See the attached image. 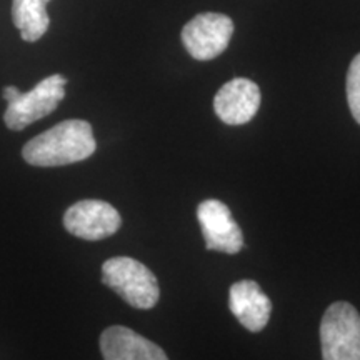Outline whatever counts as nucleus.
Here are the masks:
<instances>
[{"label":"nucleus","mask_w":360,"mask_h":360,"mask_svg":"<svg viewBox=\"0 0 360 360\" xmlns=\"http://www.w3.org/2000/svg\"><path fill=\"white\" fill-rule=\"evenodd\" d=\"M96 148L92 125L85 120L72 119L27 142L22 155L34 167H60L89 159Z\"/></svg>","instance_id":"1"},{"label":"nucleus","mask_w":360,"mask_h":360,"mask_svg":"<svg viewBox=\"0 0 360 360\" xmlns=\"http://www.w3.org/2000/svg\"><path fill=\"white\" fill-rule=\"evenodd\" d=\"M67 79L60 74L40 80L32 90L22 94L19 89L8 85L4 89V98L7 101V110L4 122L11 130H22L27 125L37 122L51 115L65 97Z\"/></svg>","instance_id":"2"},{"label":"nucleus","mask_w":360,"mask_h":360,"mask_svg":"<svg viewBox=\"0 0 360 360\" xmlns=\"http://www.w3.org/2000/svg\"><path fill=\"white\" fill-rule=\"evenodd\" d=\"M102 283L134 309L148 310L160 299L159 281L150 269L130 257H114L102 265Z\"/></svg>","instance_id":"3"},{"label":"nucleus","mask_w":360,"mask_h":360,"mask_svg":"<svg viewBox=\"0 0 360 360\" xmlns=\"http://www.w3.org/2000/svg\"><path fill=\"white\" fill-rule=\"evenodd\" d=\"M322 360H360V314L352 304L335 302L321 322Z\"/></svg>","instance_id":"4"},{"label":"nucleus","mask_w":360,"mask_h":360,"mask_svg":"<svg viewBox=\"0 0 360 360\" xmlns=\"http://www.w3.org/2000/svg\"><path fill=\"white\" fill-rule=\"evenodd\" d=\"M233 34V22L225 13L204 12L182 29L186 51L195 60H212L225 52Z\"/></svg>","instance_id":"5"},{"label":"nucleus","mask_w":360,"mask_h":360,"mask_svg":"<svg viewBox=\"0 0 360 360\" xmlns=\"http://www.w3.org/2000/svg\"><path fill=\"white\" fill-rule=\"evenodd\" d=\"M122 225V217L114 205L103 200H80L67 209L64 227L72 236L97 242L114 236Z\"/></svg>","instance_id":"6"},{"label":"nucleus","mask_w":360,"mask_h":360,"mask_svg":"<svg viewBox=\"0 0 360 360\" xmlns=\"http://www.w3.org/2000/svg\"><path fill=\"white\" fill-rule=\"evenodd\" d=\"M202 236L205 238L207 250L222 254H238L244 247V236L233 220L231 209L217 199H207L197 207Z\"/></svg>","instance_id":"7"},{"label":"nucleus","mask_w":360,"mask_h":360,"mask_svg":"<svg viewBox=\"0 0 360 360\" xmlns=\"http://www.w3.org/2000/svg\"><path fill=\"white\" fill-rule=\"evenodd\" d=\"M260 107V89L249 79L224 84L214 97V110L224 124L244 125L254 119Z\"/></svg>","instance_id":"8"},{"label":"nucleus","mask_w":360,"mask_h":360,"mask_svg":"<svg viewBox=\"0 0 360 360\" xmlns=\"http://www.w3.org/2000/svg\"><path fill=\"white\" fill-rule=\"evenodd\" d=\"M101 352L103 360H169L159 345L122 326L102 332Z\"/></svg>","instance_id":"9"},{"label":"nucleus","mask_w":360,"mask_h":360,"mask_svg":"<svg viewBox=\"0 0 360 360\" xmlns=\"http://www.w3.org/2000/svg\"><path fill=\"white\" fill-rule=\"evenodd\" d=\"M229 307L238 322L250 332L264 330L272 314V302L257 282H236L229 290Z\"/></svg>","instance_id":"10"},{"label":"nucleus","mask_w":360,"mask_h":360,"mask_svg":"<svg viewBox=\"0 0 360 360\" xmlns=\"http://www.w3.org/2000/svg\"><path fill=\"white\" fill-rule=\"evenodd\" d=\"M49 2L51 0H12V20L25 42H37L47 32L51 25Z\"/></svg>","instance_id":"11"},{"label":"nucleus","mask_w":360,"mask_h":360,"mask_svg":"<svg viewBox=\"0 0 360 360\" xmlns=\"http://www.w3.org/2000/svg\"><path fill=\"white\" fill-rule=\"evenodd\" d=\"M347 102L354 119L360 125V53L350 62L347 72Z\"/></svg>","instance_id":"12"}]
</instances>
